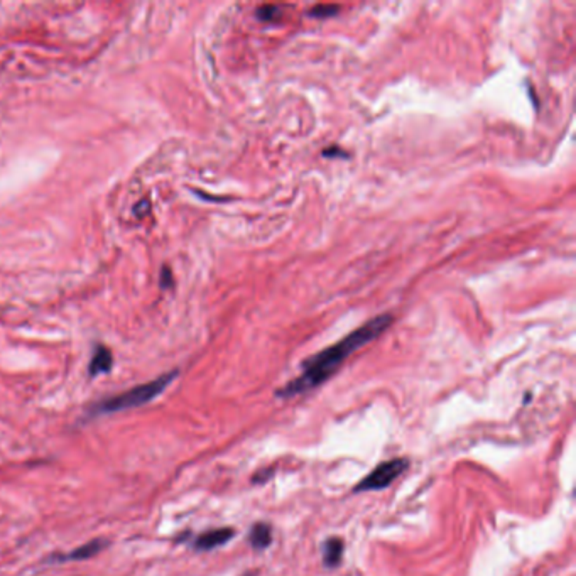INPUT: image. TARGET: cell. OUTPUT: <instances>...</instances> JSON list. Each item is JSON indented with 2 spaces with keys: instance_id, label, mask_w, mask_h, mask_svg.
<instances>
[{
  "instance_id": "obj_1",
  "label": "cell",
  "mask_w": 576,
  "mask_h": 576,
  "mask_svg": "<svg viewBox=\"0 0 576 576\" xmlns=\"http://www.w3.org/2000/svg\"><path fill=\"white\" fill-rule=\"evenodd\" d=\"M391 314H379V316L368 320L363 326L351 331L350 335L343 337L335 345L325 348V350L318 351L313 357L304 360L300 377H296L291 382L286 384L283 389H279L276 392V396L281 397V399H289V397L308 392L312 389L318 387V385H321L323 382H326L355 350L367 345L368 342H372L380 333H384L391 326Z\"/></svg>"
},
{
  "instance_id": "obj_2",
  "label": "cell",
  "mask_w": 576,
  "mask_h": 576,
  "mask_svg": "<svg viewBox=\"0 0 576 576\" xmlns=\"http://www.w3.org/2000/svg\"><path fill=\"white\" fill-rule=\"evenodd\" d=\"M176 375H178V370H173V372H169V374L157 377L156 380H151V382H146L142 385H138V387L128 389V391L119 394V396L109 397V399H105L103 403L95 406L93 411L95 414L97 413L110 414V413H119V411H123V409L138 408V406L151 403L152 399H156V397L173 382Z\"/></svg>"
},
{
  "instance_id": "obj_3",
  "label": "cell",
  "mask_w": 576,
  "mask_h": 576,
  "mask_svg": "<svg viewBox=\"0 0 576 576\" xmlns=\"http://www.w3.org/2000/svg\"><path fill=\"white\" fill-rule=\"evenodd\" d=\"M409 460L408 458H394L389 462L380 463L379 467L368 474L366 478H362L355 485L354 494H360V492H372V490H382L387 488L389 485L394 483V480L399 478L401 475L408 470Z\"/></svg>"
},
{
  "instance_id": "obj_4",
  "label": "cell",
  "mask_w": 576,
  "mask_h": 576,
  "mask_svg": "<svg viewBox=\"0 0 576 576\" xmlns=\"http://www.w3.org/2000/svg\"><path fill=\"white\" fill-rule=\"evenodd\" d=\"M235 536V530L230 528H220L213 530H206L203 533L196 541H194V548L198 551H210L218 548V546L227 544L232 537Z\"/></svg>"
},
{
  "instance_id": "obj_5",
  "label": "cell",
  "mask_w": 576,
  "mask_h": 576,
  "mask_svg": "<svg viewBox=\"0 0 576 576\" xmlns=\"http://www.w3.org/2000/svg\"><path fill=\"white\" fill-rule=\"evenodd\" d=\"M343 541L340 537H328L325 542L321 544V553H323V563H325L326 568H337L340 563H342L343 558Z\"/></svg>"
},
{
  "instance_id": "obj_6",
  "label": "cell",
  "mask_w": 576,
  "mask_h": 576,
  "mask_svg": "<svg viewBox=\"0 0 576 576\" xmlns=\"http://www.w3.org/2000/svg\"><path fill=\"white\" fill-rule=\"evenodd\" d=\"M248 542L254 549H265L272 542V528L267 522H257L248 530Z\"/></svg>"
},
{
  "instance_id": "obj_7",
  "label": "cell",
  "mask_w": 576,
  "mask_h": 576,
  "mask_svg": "<svg viewBox=\"0 0 576 576\" xmlns=\"http://www.w3.org/2000/svg\"><path fill=\"white\" fill-rule=\"evenodd\" d=\"M112 363H114L112 351L107 350L105 347H100L97 351H95L92 362H90V374L92 375L107 374V372L112 368Z\"/></svg>"
},
{
  "instance_id": "obj_8",
  "label": "cell",
  "mask_w": 576,
  "mask_h": 576,
  "mask_svg": "<svg viewBox=\"0 0 576 576\" xmlns=\"http://www.w3.org/2000/svg\"><path fill=\"white\" fill-rule=\"evenodd\" d=\"M107 546L105 541L102 540H97V541H92V542H86V544H83L78 548L76 551H73L72 554H68L66 558H72V559H86V558H92L93 554H97L98 551H102L103 548Z\"/></svg>"
},
{
  "instance_id": "obj_9",
  "label": "cell",
  "mask_w": 576,
  "mask_h": 576,
  "mask_svg": "<svg viewBox=\"0 0 576 576\" xmlns=\"http://www.w3.org/2000/svg\"><path fill=\"white\" fill-rule=\"evenodd\" d=\"M338 11L340 6H333V4H320V6H314L312 11H308V15L314 19H328L337 15Z\"/></svg>"
},
{
  "instance_id": "obj_10",
  "label": "cell",
  "mask_w": 576,
  "mask_h": 576,
  "mask_svg": "<svg viewBox=\"0 0 576 576\" xmlns=\"http://www.w3.org/2000/svg\"><path fill=\"white\" fill-rule=\"evenodd\" d=\"M257 18L260 20H264V22H269V20H277L281 15V11L277 6H272V4H267V6H260L259 9H257Z\"/></svg>"
},
{
  "instance_id": "obj_11",
  "label": "cell",
  "mask_w": 576,
  "mask_h": 576,
  "mask_svg": "<svg viewBox=\"0 0 576 576\" xmlns=\"http://www.w3.org/2000/svg\"><path fill=\"white\" fill-rule=\"evenodd\" d=\"M323 156H325V157H337V156L347 157L348 154H347V152L340 151V147H328V149H325V151H323Z\"/></svg>"
},
{
  "instance_id": "obj_12",
  "label": "cell",
  "mask_w": 576,
  "mask_h": 576,
  "mask_svg": "<svg viewBox=\"0 0 576 576\" xmlns=\"http://www.w3.org/2000/svg\"><path fill=\"white\" fill-rule=\"evenodd\" d=\"M271 474H272V470L269 471V474H267V471H265V470H260L259 474H257V475L254 476V478H252V482H255V483H257V482H267L269 475H271Z\"/></svg>"
},
{
  "instance_id": "obj_13",
  "label": "cell",
  "mask_w": 576,
  "mask_h": 576,
  "mask_svg": "<svg viewBox=\"0 0 576 576\" xmlns=\"http://www.w3.org/2000/svg\"><path fill=\"white\" fill-rule=\"evenodd\" d=\"M171 283H173L171 272H169L168 269H164V271H163V286H166V288H168V286H171Z\"/></svg>"
}]
</instances>
